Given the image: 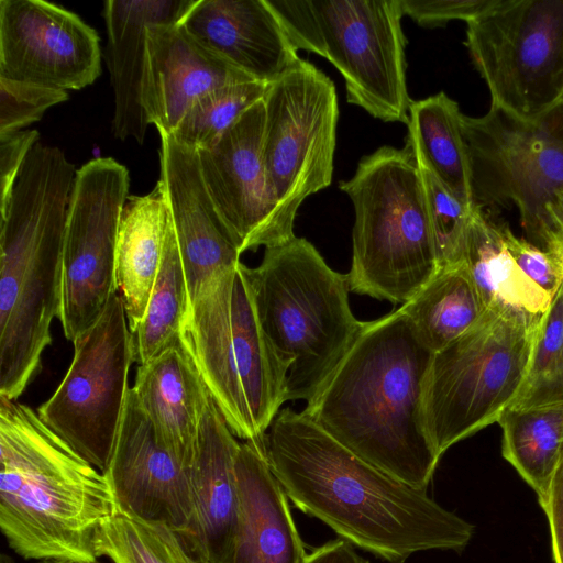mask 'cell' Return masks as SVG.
<instances>
[{"label": "cell", "mask_w": 563, "mask_h": 563, "mask_svg": "<svg viewBox=\"0 0 563 563\" xmlns=\"http://www.w3.org/2000/svg\"><path fill=\"white\" fill-rule=\"evenodd\" d=\"M541 317L487 307L466 332L432 353L422 383L424 432L441 456L497 422L527 372Z\"/></svg>", "instance_id": "obj_8"}, {"label": "cell", "mask_w": 563, "mask_h": 563, "mask_svg": "<svg viewBox=\"0 0 563 563\" xmlns=\"http://www.w3.org/2000/svg\"><path fill=\"white\" fill-rule=\"evenodd\" d=\"M431 356L400 309L363 321L302 412L360 457L427 489L440 461L421 415Z\"/></svg>", "instance_id": "obj_2"}, {"label": "cell", "mask_w": 563, "mask_h": 563, "mask_svg": "<svg viewBox=\"0 0 563 563\" xmlns=\"http://www.w3.org/2000/svg\"><path fill=\"white\" fill-rule=\"evenodd\" d=\"M505 244L518 267L552 297L563 283V261L548 250L518 238L508 225H500Z\"/></svg>", "instance_id": "obj_36"}, {"label": "cell", "mask_w": 563, "mask_h": 563, "mask_svg": "<svg viewBox=\"0 0 563 563\" xmlns=\"http://www.w3.org/2000/svg\"><path fill=\"white\" fill-rule=\"evenodd\" d=\"M563 404V283L541 316L523 382L508 408Z\"/></svg>", "instance_id": "obj_32"}, {"label": "cell", "mask_w": 563, "mask_h": 563, "mask_svg": "<svg viewBox=\"0 0 563 563\" xmlns=\"http://www.w3.org/2000/svg\"><path fill=\"white\" fill-rule=\"evenodd\" d=\"M239 517L228 563H303L305 544L265 442H243L236 456Z\"/></svg>", "instance_id": "obj_22"}, {"label": "cell", "mask_w": 563, "mask_h": 563, "mask_svg": "<svg viewBox=\"0 0 563 563\" xmlns=\"http://www.w3.org/2000/svg\"><path fill=\"white\" fill-rule=\"evenodd\" d=\"M249 276L262 329L287 369L286 401H308L363 324L350 308L347 277L297 236L265 247Z\"/></svg>", "instance_id": "obj_6"}, {"label": "cell", "mask_w": 563, "mask_h": 563, "mask_svg": "<svg viewBox=\"0 0 563 563\" xmlns=\"http://www.w3.org/2000/svg\"><path fill=\"white\" fill-rule=\"evenodd\" d=\"M549 214H550V219H551V232H552L553 225L555 223L563 222V192L559 196L556 203L549 209ZM551 232H550V234H551Z\"/></svg>", "instance_id": "obj_42"}, {"label": "cell", "mask_w": 563, "mask_h": 563, "mask_svg": "<svg viewBox=\"0 0 563 563\" xmlns=\"http://www.w3.org/2000/svg\"><path fill=\"white\" fill-rule=\"evenodd\" d=\"M292 46L328 59L346 100L385 122L407 124L406 38L400 0H267Z\"/></svg>", "instance_id": "obj_9"}, {"label": "cell", "mask_w": 563, "mask_h": 563, "mask_svg": "<svg viewBox=\"0 0 563 563\" xmlns=\"http://www.w3.org/2000/svg\"><path fill=\"white\" fill-rule=\"evenodd\" d=\"M114 509L98 468L29 406L0 397V528L15 553L97 561V533Z\"/></svg>", "instance_id": "obj_4"}, {"label": "cell", "mask_w": 563, "mask_h": 563, "mask_svg": "<svg viewBox=\"0 0 563 563\" xmlns=\"http://www.w3.org/2000/svg\"><path fill=\"white\" fill-rule=\"evenodd\" d=\"M168 207L161 181L144 196H129L117 245V283L129 327L135 333L147 308L163 258Z\"/></svg>", "instance_id": "obj_25"}, {"label": "cell", "mask_w": 563, "mask_h": 563, "mask_svg": "<svg viewBox=\"0 0 563 563\" xmlns=\"http://www.w3.org/2000/svg\"><path fill=\"white\" fill-rule=\"evenodd\" d=\"M264 124L262 99L213 145L197 152L209 195L241 253L279 244L263 163Z\"/></svg>", "instance_id": "obj_17"}, {"label": "cell", "mask_w": 563, "mask_h": 563, "mask_svg": "<svg viewBox=\"0 0 563 563\" xmlns=\"http://www.w3.org/2000/svg\"><path fill=\"white\" fill-rule=\"evenodd\" d=\"M266 87L267 84L250 80L203 95L187 111L172 136L196 152L210 147L249 108L263 99Z\"/></svg>", "instance_id": "obj_33"}, {"label": "cell", "mask_w": 563, "mask_h": 563, "mask_svg": "<svg viewBox=\"0 0 563 563\" xmlns=\"http://www.w3.org/2000/svg\"><path fill=\"white\" fill-rule=\"evenodd\" d=\"M196 0H108L107 65L114 95L112 132L120 141L143 144L151 124L142 100L146 27L180 23Z\"/></svg>", "instance_id": "obj_23"}, {"label": "cell", "mask_w": 563, "mask_h": 563, "mask_svg": "<svg viewBox=\"0 0 563 563\" xmlns=\"http://www.w3.org/2000/svg\"><path fill=\"white\" fill-rule=\"evenodd\" d=\"M100 73L99 36L77 14L42 0H0V77L66 91Z\"/></svg>", "instance_id": "obj_15"}, {"label": "cell", "mask_w": 563, "mask_h": 563, "mask_svg": "<svg viewBox=\"0 0 563 563\" xmlns=\"http://www.w3.org/2000/svg\"><path fill=\"white\" fill-rule=\"evenodd\" d=\"M419 341L435 353L473 327L485 311L463 263L440 267L399 308Z\"/></svg>", "instance_id": "obj_28"}, {"label": "cell", "mask_w": 563, "mask_h": 563, "mask_svg": "<svg viewBox=\"0 0 563 563\" xmlns=\"http://www.w3.org/2000/svg\"><path fill=\"white\" fill-rule=\"evenodd\" d=\"M263 163L279 244L303 200L332 181L339 106L333 81L299 59L267 84Z\"/></svg>", "instance_id": "obj_10"}, {"label": "cell", "mask_w": 563, "mask_h": 563, "mask_svg": "<svg viewBox=\"0 0 563 563\" xmlns=\"http://www.w3.org/2000/svg\"><path fill=\"white\" fill-rule=\"evenodd\" d=\"M561 463H563V453H562V459H561Z\"/></svg>", "instance_id": "obj_44"}, {"label": "cell", "mask_w": 563, "mask_h": 563, "mask_svg": "<svg viewBox=\"0 0 563 563\" xmlns=\"http://www.w3.org/2000/svg\"><path fill=\"white\" fill-rule=\"evenodd\" d=\"M462 263L487 307L541 317L552 296L534 284L510 255L500 225L490 222L482 208L475 207Z\"/></svg>", "instance_id": "obj_26"}, {"label": "cell", "mask_w": 563, "mask_h": 563, "mask_svg": "<svg viewBox=\"0 0 563 563\" xmlns=\"http://www.w3.org/2000/svg\"><path fill=\"white\" fill-rule=\"evenodd\" d=\"M497 423L504 459L536 492L540 506H545L563 453V404L506 408Z\"/></svg>", "instance_id": "obj_29"}, {"label": "cell", "mask_w": 563, "mask_h": 563, "mask_svg": "<svg viewBox=\"0 0 563 563\" xmlns=\"http://www.w3.org/2000/svg\"><path fill=\"white\" fill-rule=\"evenodd\" d=\"M462 114L459 104L443 91L412 101L405 147L417 164L429 169L464 205L474 208Z\"/></svg>", "instance_id": "obj_27"}, {"label": "cell", "mask_w": 563, "mask_h": 563, "mask_svg": "<svg viewBox=\"0 0 563 563\" xmlns=\"http://www.w3.org/2000/svg\"><path fill=\"white\" fill-rule=\"evenodd\" d=\"M180 24L205 46L264 84L300 59L267 0H196Z\"/></svg>", "instance_id": "obj_21"}, {"label": "cell", "mask_w": 563, "mask_h": 563, "mask_svg": "<svg viewBox=\"0 0 563 563\" xmlns=\"http://www.w3.org/2000/svg\"><path fill=\"white\" fill-rule=\"evenodd\" d=\"M132 390L158 441L190 467L210 394L181 340L139 365Z\"/></svg>", "instance_id": "obj_24"}, {"label": "cell", "mask_w": 563, "mask_h": 563, "mask_svg": "<svg viewBox=\"0 0 563 563\" xmlns=\"http://www.w3.org/2000/svg\"><path fill=\"white\" fill-rule=\"evenodd\" d=\"M38 563H98L97 561L41 560Z\"/></svg>", "instance_id": "obj_43"}, {"label": "cell", "mask_w": 563, "mask_h": 563, "mask_svg": "<svg viewBox=\"0 0 563 563\" xmlns=\"http://www.w3.org/2000/svg\"><path fill=\"white\" fill-rule=\"evenodd\" d=\"M142 100L151 124L172 135L196 100L255 80L205 46L180 23L146 27Z\"/></svg>", "instance_id": "obj_19"}, {"label": "cell", "mask_w": 563, "mask_h": 563, "mask_svg": "<svg viewBox=\"0 0 563 563\" xmlns=\"http://www.w3.org/2000/svg\"><path fill=\"white\" fill-rule=\"evenodd\" d=\"M240 445L210 396L189 467L192 518L188 529L178 532L195 555L210 563L229 561L240 506L235 471Z\"/></svg>", "instance_id": "obj_20"}, {"label": "cell", "mask_w": 563, "mask_h": 563, "mask_svg": "<svg viewBox=\"0 0 563 563\" xmlns=\"http://www.w3.org/2000/svg\"><path fill=\"white\" fill-rule=\"evenodd\" d=\"M492 103L534 121L563 100V0H498L466 22Z\"/></svg>", "instance_id": "obj_12"}, {"label": "cell", "mask_w": 563, "mask_h": 563, "mask_svg": "<svg viewBox=\"0 0 563 563\" xmlns=\"http://www.w3.org/2000/svg\"><path fill=\"white\" fill-rule=\"evenodd\" d=\"M561 106H562V110H563V100H562V102H561Z\"/></svg>", "instance_id": "obj_45"}, {"label": "cell", "mask_w": 563, "mask_h": 563, "mask_svg": "<svg viewBox=\"0 0 563 563\" xmlns=\"http://www.w3.org/2000/svg\"><path fill=\"white\" fill-rule=\"evenodd\" d=\"M76 169L37 141L0 208V397L16 400L40 373L62 308L63 244Z\"/></svg>", "instance_id": "obj_3"}, {"label": "cell", "mask_w": 563, "mask_h": 563, "mask_svg": "<svg viewBox=\"0 0 563 563\" xmlns=\"http://www.w3.org/2000/svg\"><path fill=\"white\" fill-rule=\"evenodd\" d=\"M161 134V177L186 276L189 302L213 276L241 261V251L202 178L198 154Z\"/></svg>", "instance_id": "obj_18"}, {"label": "cell", "mask_w": 563, "mask_h": 563, "mask_svg": "<svg viewBox=\"0 0 563 563\" xmlns=\"http://www.w3.org/2000/svg\"><path fill=\"white\" fill-rule=\"evenodd\" d=\"M96 552L113 563H210L195 555L178 531L166 523L146 521L118 508L99 528Z\"/></svg>", "instance_id": "obj_31"}, {"label": "cell", "mask_w": 563, "mask_h": 563, "mask_svg": "<svg viewBox=\"0 0 563 563\" xmlns=\"http://www.w3.org/2000/svg\"><path fill=\"white\" fill-rule=\"evenodd\" d=\"M102 474L119 510L178 532L188 529L194 512L189 467L158 441L132 388Z\"/></svg>", "instance_id": "obj_16"}, {"label": "cell", "mask_w": 563, "mask_h": 563, "mask_svg": "<svg viewBox=\"0 0 563 563\" xmlns=\"http://www.w3.org/2000/svg\"><path fill=\"white\" fill-rule=\"evenodd\" d=\"M417 166L423 184L438 268L460 264L476 206L467 207L429 169Z\"/></svg>", "instance_id": "obj_34"}, {"label": "cell", "mask_w": 563, "mask_h": 563, "mask_svg": "<svg viewBox=\"0 0 563 563\" xmlns=\"http://www.w3.org/2000/svg\"><path fill=\"white\" fill-rule=\"evenodd\" d=\"M68 98L64 90L0 77V136L41 120L47 109Z\"/></svg>", "instance_id": "obj_35"}, {"label": "cell", "mask_w": 563, "mask_h": 563, "mask_svg": "<svg viewBox=\"0 0 563 563\" xmlns=\"http://www.w3.org/2000/svg\"><path fill=\"white\" fill-rule=\"evenodd\" d=\"M354 207L351 291L405 303L438 271L423 184L411 152L382 146L339 185Z\"/></svg>", "instance_id": "obj_7"}, {"label": "cell", "mask_w": 563, "mask_h": 563, "mask_svg": "<svg viewBox=\"0 0 563 563\" xmlns=\"http://www.w3.org/2000/svg\"><path fill=\"white\" fill-rule=\"evenodd\" d=\"M37 141H40V134L36 130L19 131L0 136V208L7 205L18 174Z\"/></svg>", "instance_id": "obj_38"}, {"label": "cell", "mask_w": 563, "mask_h": 563, "mask_svg": "<svg viewBox=\"0 0 563 563\" xmlns=\"http://www.w3.org/2000/svg\"><path fill=\"white\" fill-rule=\"evenodd\" d=\"M475 206L512 203L527 235L544 249L549 209L563 192L561 103L534 121L492 103L486 114H462Z\"/></svg>", "instance_id": "obj_11"}, {"label": "cell", "mask_w": 563, "mask_h": 563, "mask_svg": "<svg viewBox=\"0 0 563 563\" xmlns=\"http://www.w3.org/2000/svg\"><path fill=\"white\" fill-rule=\"evenodd\" d=\"M542 509L550 525L553 560L563 563V463L555 472L548 503Z\"/></svg>", "instance_id": "obj_39"}, {"label": "cell", "mask_w": 563, "mask_h": 563, "mask_svg": "<svg viewBox=\"0 0 563 563\" xmlns=\"http://www.w3.org/2000/svg\"><path fill=\"white\" fill-rule=\"evenodd\" d=\"M129 187L126 167L112 157L93 158L76 172L64 234L58 318L71 342L118 292V234Z\"/></svg>", "instance_id": "obj_14"}, {"label": "cell", "mask_w": 563, "mask_h": 563, "mask_svg": "<svg viewBox=\"0 0 563 563\" xmlns=\"http://www.w3.org/2000/svg\"><path fill=\"white\" fill-rule=\"evenodd\" d=\"M498 0H400L404 15L423 27H439L453 20L468 22Z\"/></svg>", "instance_id": "obj_37"}, {"label": "cell", "mask_w": 563, "mask_h": 563, "mask_svg": "<svg viewBox=\"0 0 563 563\" xmlns=\"http://www.w3.org/2000/svg\"><path fill=\"white\" fill-rule=\"evenodd\" d=\"M544 250L558 255L563 261V222L553 225Z\"/></svg>", "instance_id": "obj_41"}, {"label": "cell", "mask_w": 563, "mask_h": 563, "mask_svg": "<svg viewBox=\"0 0 563 563\" xmlns=\"http://www.w3.org/2000/svg\"><path fill=\"white\" fill-rule=\"evenodd\" d=\"M188 307L186 276L169 216L159 272L145 314L133 333L139 365L148 363L180 341Z\"/></svg>", "instance_id": "obj_30"}, {"label": "cell", "mask_w": 563, "mask_h": 563, "mask_svg": "<svg viewBox=\"0 0 563 563\" xmlns=\"http://www.w3.org/2000/svg\"><path fill=\"white\" fill-rule=\"evenodd\" d=\"M73 343L74 356L64 379L36 412L102 473L115 444L130 390L129 371L135 361L134 338L119 292Z\"/></svg>", "instance_id": "obj_13"}, {"label": "cell", "mask_w": 563, "mask_h": 563, "mask_svg": "<svg viewBox=\"0 0 563 563\" xmlns=\"http://www.w3.org/2000/svg\"><path fill=\"white\" fill-rule=\"evenodd\" d=\"M303 563H369L356 553L353 544L339 538L307 553Z\"/></svg>", "instance_id": "obj_40"}, {"label": "cell", "mask_w": 563, "mask_h": 563, "mask_svg": "<svg viewBox=\"0 0 563 563\" xmlns=\"http://www.w3.org/2000/svg\"><path fill=\"white\" fill-rule=\"evenodd\" d=\"M180 340L233 434L264 443L286 401L287 369L260 323L246 265L202 286L189 302Z\"/></svg>", "instance_id": "obj_5"}, {"label": "cell", "mask_w": 563, "mask_h": 563, "mask_svg": "<svg viewBox=\"0 0 563 563\" xmlns=\"http://www.w3.org/2000/svg\"><path fill=\"white\" fill-rule=\"evenodd\" d=\"M269 466L294 505L341 539L389 562L462 551L474 526L360 457L302 411L282 409L265 435Z\"/></svg>", "instance_id": "obj_1"}]
</instances>
